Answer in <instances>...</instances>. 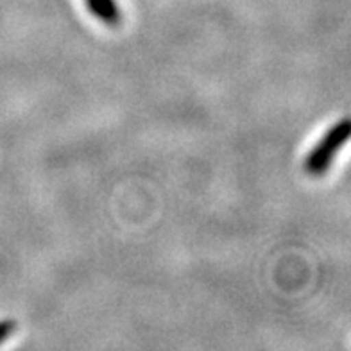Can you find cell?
<instances>
[{
	"instance_id": "cell-2",
	"label": "cell",
	"mask_w": 351,
	"mask_h": 351,
	"mask_svg": "<svg viewBox=\"0 0 351 351\" xmlns=\"http://www.w3.org/2000/svg\"><path fill=\"white\" fill-rule=\"evenodd\" d=\"M86 5L88 10L110 27H117L121 22V11L115 0H86Z\"/></svg>"
},
{
	"instance_id": "cell-1",
	"label": "cell",
	"mask_w": 351,
	"mask_h": 351,
	"mask_svg": "<svg viewBox=\"0 0 351 351\" xmlns=\"http://www.w3.org/2000/svg\"><path fill=\"white\" fill-rule=\"evenodd\" d=\"M350 133L351 124L348 119H342L337 124H333L306 156L305 171L310 176H321L328 171L333 158L339 153V149L350 138Z\"/></svg>"
},
{
	"instance_id": "cell-3",
	"label": "cell",
	"mask_w": 351,
	"mask_h": 351,
	"mask_svg": "<svg viewBox=\"0 0 351 351\" xmlns=\"http://www.w3.org/2000/svg\"><path fill=\"white\" fill-rule=\"evenodd\" d=\"M16 328V323L14 321H0V342H4L5 339L10 337L11 333Z\"/></svg>"
}]
</instances>
